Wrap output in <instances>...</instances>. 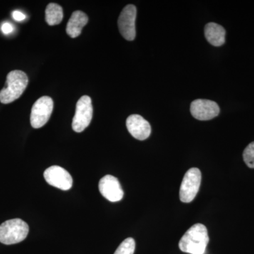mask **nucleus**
<instances>
[{
	"label": "nucleus",
	"mask_w": 254,
	"mask_h": 254,
	"mask_svg": "<svg viewBox=\"0 0 254 254\" xmlns=\"http://www.w3.org/2000/svg\"><path fill=\"white\" fill-rule=\"evenodd\" d=\"M209 242L208 230L203 224L197 223L187 230L179 243L182 252L203 254Z\"/></svg>",
	"instance_id": "nucleus-1"
},
{
	"label": "nucleus",
	"mask_w": 254,
	"mask_h": 254,
	"mask_svg": "<svg viewBox=\"0 0 254 254\" xmlns=\"http://www.w3.org/2000/svg\"><path fill=\"white\" fill-rule=\"evenodd\" d=\"M28 84L27 75L20 70L10 71L6 76V86L0 91V102L9 104L18 99Z\"/></svg>",
	"instance_id": "nucleus-2"
},
{
	"label": "nucleus",
	"mask_w": 254,
	"mask_h": 254,
	"mask_svg": "<svg viewBox=\"0 0 254 254\" xmlns=\"http://www.w3.org/2000/svg\"><path fill=\"white\" fill-rule=\"evenodd\" d=\"M29 232L28 224L21 219L6 220L0 225V242L6 245L20 243Z\"/></svg>",
	"instance_id": "nucleus-3"
},
{
	"label": "nucleus",
	"mask_w": 254,
	"mask_h": 254,
	"mask_svg": "<svg viewBox=\"0 0 254 254\" xmlns=\"http://www.w3.org/2000/svg\"><path fill=\"white\" fill-rule=\"evenodd\" d=\"M91 98L88 95L82 96L76 103V112L72 120L73 131L81 133L89 126L93 118Z\"/></svg>",
	"instance_id": "nucleus-4"
},
{
	"label": "nucleus",
	"mask_w": 254,
	"mask_h": 254,
	"mask_svg": "<svg viewBox=\"0 0 254 254\" xmlns=\"http://www.w3.org/2000/svg\"><path fill=\"white\" fill-rule=\"evenodd\" d=\"M201 173L198 168H190L185 174L180 187V198L183 203H190L198 193Z\"/></svg>",
	"instance_id": "nucleus-5"
},
{
	"label": "nucleus",
	"mask_w": 254,
	"mask_h": 254,
	"mask_svg": "<svg viewBox=\"0 0 254 254\" xmlns=\"http://www.w3.org/2000/svg\"><path fill=\"white\" fill-rule=\"evenodd\" d=\"M53 100L50 97H41L37 100L32 107L31 126L34 128H39L46 125L53 113Z\"/></svg>",
	"instance_id": "nucleus-6"
},
{
	"label": "nucleus",
	"mask_w": 254,
	"mask_h": 254,
	"mask_svg": "<svg viewBox=\"0 0 254 254\" xmlns=\"http://www.w3.org/2000/svg\"><path fill=\"white\" fill-rule=\"evenodd\" d=\"M136 8L128 4L124 8L118 18L120 33L127 41H133L136 38Z\"/></svg>",
	"instance_id": "nucleus-7"
},
{
	"label": "nucleus",
	"mask_w": 254,
	"mask_h": 254,
	"mask_svg": "<svg viewBox=\"0 0 254 254\" xmlns=\"http://www.w3.org/2000/svg\"><path fill=\"white\" fill-rule=\"evenodd\" d=\"M44 177L50 185L60 190H67L72 187V177L61 167L57 165L50 167L44 172Z\"/></svg>",
	"instance_id": "nucleus-8"
},
{
	"label": "nucleus",
	"mask_w": 254,
	"mask_h": 254,
	"mask_svg": "<svg viewBox=\"0 0 254 254\" xmlns=\"http://www.w3.org/2000/svg\"><path fill=\"white\" fill-rule=\"evenodd\" d=\"M192 116L200 121H206L216 118L220 113V108L215 102L210 100L197 99L190 104Z\"/></svg>",
	"instance_id": "nucleus-9"
},
{
	"label": "nucleus",
	"mask_w": 254,
	"mask_h": 254,
	"mask_svg": "<svg viewBox=\"0 0 254 254\" xmlns=\"http://www.w3.org/2000/svg\"><path fill=\"white\" fill-rule=\"evenodd\" d=\"M100 193L111 202L120 201L123 198L124 191L120 182L113 175L103 177L99 182Z\"/></svg>",
	"instance_id": "nucleus-10"
},
{
	"label": "nucleus",
	"mask_w": 254,
	"mask_h": 254,
	"mask_svg": "<svg viewBox=\"0 0 254 254\" xmlns=\"http://www.w3.org/2000/svg\"><path fill=\"white\" fill-rule=\"evenodd\" d=\"M126 125L127 129L131 136L140 141L147 139L151 133L149 123L141 115H130L127 118Z\"/></svg>",
	"instance_id": "nucleus-11"
},
{
	"label": "nucleus",
	"mask_w": 254,
	"mask_h": 254,
	"mask_svg": "<svg viewBox=\"0 0 254 254\" xmlns=\"http://www.w3.org/2000/svg\"><path fill=\"white\" fill-rule=\"evenodd\" d=\"M88 22V16L84 12L81 11H74L66 25V33L72 38L79 36L82 29Z\"/></svg>",
	"instance_id": "nucleus-12"
},
{
	"label": "nucleus",
	"mask_w": 254,
	"mask_h": 254,
	"mask_svg": "<svg viewBox=\"0 0 254 254\" xmlns=\"http://www.w3.org/2000/svg\"><path fill=\"white\" fill-rule=\"evenodd\" d=\"M226 31L220 25L208 23L205 26V36L212 46L220 47L225 43Z\"/></svg>",
	"instance_id": "nucleus-13"
},
{
	"label": "nucleus",
	"mask_w": 254,
	"mask_h": 254,
	"mask_svg": "<svg viewBox=\"0 0 254 254\" xmlns=\"http://www.w3.org/2000/svg\"><path fill=\"white\" fill-rule=\"evenodd\" d=\"M63 19V10L62 6L55 3H50L46 10V22L50 26L60 24Z\"/></svg>",
	"instance_id": "nucleus-14"
},
{
	"label": "nucleus",
	"mask_w": 254,
	"mask_h": 254,
	"mask_svg": "<svg viewBox=\"0 0 254 254\" xmlns=\"http://www.w3.org/2000/svg\"><path fill=\"white\" fill-rule=\"evenodd\" d=\"M136 248V243L133 238H127L119 246L114 254H133Z\"/></svg>",
	"instance_id": "nucleus-15"
},
{
	"label": "nucleus",
	"mask_w": 254,
	"mask_h": 254,
	"mask_svg": "<svg viewBox=\"0 0 254 254\" xmlns=\"http://www.w3.org/2000/svg\"><path fill=\"white\" fill-rule=\"evenodd\" d=\"M243 158L249 168H254V142L251 143L245 148Z\"/></svg>",
	"instance_id": "nucleus-16"
},
{
	"label": "nucleus",
	"mask_w": 254,
	"mask_h": 254,
	"mask_svg": "<svg viewBox=\"0 0 254 254\" xmlns=\"http://www.w3.org/2000/svg\"><path fill=\"white\" fill-rule=\"evenodd\" d=\"M1 30L4 34L9 35L14 31V27H13V26L11 23L9 22H5L1 25Z\"/></svg>",
	"instance_id": "nucleus-17"
},
{
	"label": "nucleus",
	"mask_w": 254,
	"mask_h": 254,
	"mask_svg": "<svg viewBox=\"0 0 254 254\" xmlns=\"http://www.w3.org/2000/svg\"><path fill=\"white\" fill-rule=\"evenodd\" d=\"M12 17L16 21H22L23 20L26 19V16L21 11L16 10V11H14L12 12Z\"/></svg>",
	"instance_id": "nucleus-18"
}]
</instances>
